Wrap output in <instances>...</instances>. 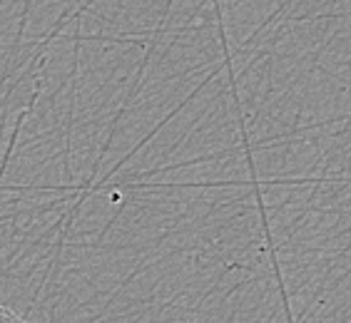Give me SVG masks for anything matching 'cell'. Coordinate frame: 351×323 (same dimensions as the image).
Wrapping results in <instances>:
<instances>
[{
  "instance_id": "6da1fadb",
  "label": "cell",
  "mask_w": 351,
  "mask_h": 323,
  "mask_svg": "<svg viewBox=\"0 0 351 323\" xmlns=\"http://www.w3.org/2000/svg\"><path fill=\"white\" fill-rule=\"evenodd\" d=\"M0 323H25V318H21L15 311L5 309V306H0Z\"/></svg>"
}]
</instances>
